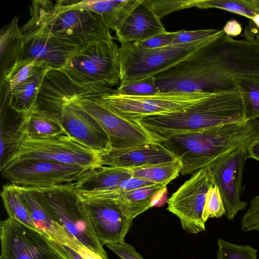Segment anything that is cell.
Masks as SVG:
<instances>
[{
  "mask_svg": "<svg viewBox=\"0 0 259 259\" xmlns=\"http://www.w3.org/2000/svg\"><path fill=\"white\" fill-rule=\"evenodd\" d=\"M259 229V195L253 197L242 218L241 230L244 232Z\"/></svg>",
  "mask_w": 259,
  "mask_h": 259,
  "instance_id": "40",
  "label": "cell"
},
{
  "mask_svg": "<svg viewBox=\"0 0 259 259\" xmlns=\"http://www.w3.org/2000/svg\"><path fill=\"white\" fill-rule=\"evenodd\" d=\"M223 32L189 43L171 44L155 49L141 47L136 42L121 44L118 56L120 82L154 77L177 64Z\"/></svg>",
  "mask_w": 259,
  "mask_h": 259,
  "instance_id": "6",
  "label": "cell"
},
{
  "mask_svg": "<svg viewBox=\"0 0 259 259\" xmlns=\"http://www.w3.org/2000/svg\"><path fill=\"white\" fill-rule=\"evenodd\" d=\"M22 59H36L46 63L51 69L60 70L69 59L83 48L71 46L52 36L41 34H22Z\"/></svg>",
  "mask_w": 259,
  "mask_h": 259,
  "instance_id": "20",
  "label": "cell"
},
{
  "mask_svg": "<svg viewBox=\"0 0 259 259\" xmlns=\"http://www.w3.org/2000/svg\"><path fill=\"white\" fill-rule=\"evenodd\" d=\"M241 96L244 107V119L259 118V75H246L233 78Z\"/></svg>",
  "mask_w": 259,
  "mask_h": 259,
  "instance_id": "30",
  "label": "cell"
},
{
  "mask_svg": "<svg viewBox=\"0 0 259 259\" xmlns=\"http://www.w3.org/2000/svg\"><path fill=\"white\" fill-rule=\"evenodd\" d=\"M25 113H18L8 105L1 104L0 169H3L26 138Z\"/></svg>",
  "mask_w": 259,
  "mask_h": 259,
  "instance_id": "23",
  "label": "cell"
},
{
  "mask_svg": "<svg viewBox=\"0 0 259 259\" xmlns=\"http://www.w3.org/2000/svg\"><path fill=\"white\" fill-rule=\"evenodd\" d=\"M75 87L62 70H49L40 86L35 108L59 119L64 105L78 95Z\"/></svg>",
  "mask_w": 259,
  "mask_h": 259,
  "instance_id": "19",
  "label": "cell"
},
{
  "mask_svg": "<svg viewBox=\"0 0 259 259\" xmlns=\"http://www.w3.org/2000/svg\"><path fill=\"white\" fill-rule=\"evenodd\" d=\"M89 170L52 161L26 159L11 163L1 171L10 184L23 188L48 189L75 183Z\"/></svg>",
  "mask_w": 259,
  "mask_h": 259,
  "instance_id": "11",
  "label": "cell"
},
{
  "mask_svg": "<svg viewBox=\"0 0 259 259\" xmlns=\"http://www.w3.org/2000/svg\"><path fill=\"white\" fill-rule=\"evenodd\" d=\"M24 125L26 138L31 140L69 136L58 118L36 108L25 114Z\"/></svg>",
  "mask_w": 259,
  "mask_h": 259,
  "instance_id": "26",
  "label": "cell"
},
{
  "mask_svg": "<svg viewBox=\"0 0 259 259\" xmlns=\"http://www.w3.org/2000/svg\"><path fill=\"white\" fill-rule=\"evenodd\" d=\"M196 7L200 9H220L249 19L256 15L250 5L249 0H198Z\"/></svg>",
  "mask_w": 259,
  "mask_h": 259,
  "instance_id": "34",
  "label": "cell"
},
{
  "mask_svg": "<svg viewBox=\"0 0 259 259\" xmlns=\"http://www.w3.org/2000/svg\"><path fill=\"white\" fill-rule=\"evenodd\" d=\"M176 32H165L156 35L145 41L136 42L141 47L147 49H155L166 47L172 44L176 35Z\"/></svg>",
  "mask_w": 259,
  "mask_h": 259,
  "instance_id": "41",
  "label": "cell"
},
{
  "mask_svg": "<svg viewBox=\"0 0 259 259\" xmlns=\"http://www.w3.org/2000/svg\"><path fill=\"white\" fill-rule=\"evenodd\" d=\"M132 177L129 168L103 166L89 170L74 183L80 194L107 190Z\"/></svg>",
  "mask_w": 259,
  "mask_h": 259,
  "instance_id": "24",
  "label": "cell"
},
{
  "mask_svg": "<svg viewBox=\"0 0 259 259\" xmlns=\"http://www.w3.org/2000/svg\"><path fill=\"white\" fill-rule=\"evenodd\" d=\"M1 195L9 218L37 230L18 187L10 184L6 185L3 187Z\"/></svg>",
  "mask_w": 259,
  "mask_h": 259,
  "instance_id": "32",
  "label": "cell"
},
{
  "mask_svg": "<svg viewBox=\"0 0 259 259\" xmlns=\"http://www.w3.org/2000/svg\"><path fill=\"white\" fill-rule=\"evenodd\" d=\"M18 18L15 17L0 36L1 79L20 60L23 55V38Z\"/></svg>",
  "mask_w": 259,
  "mask_h": 259,
  "instance_id": "25",
  "label": "cell"
},
{
  "mask_svg": "<svg viewBox=\"0 0 259 259\" xmlns=\"http://www.w3.org/2000/svg\"><path fill=\"white\" fill-rule=\"evenodd\" d=\"M183 73L197 91L237 90L233 78L259 75V42L236 40L223 30L186 58Z\"/></svg>",
  "mask_w": 259,
  "mask_h": 259,
  "instance_id": "1",
  "label": "cell"
},
{
  "mask_svg": "<svg viewBox=\"0 0 259 259\" xmlns=\"http://www.w3.org/2000/svg\"><path fill=\"white\" fill-rule=\"evenodd\" d=\"M142 0H59L58 4L67 9H82L99 14L107 25L118 31L134 9Z\"/></svg>",
  "mask_w": 259,
  "mask_h": 259,
  "instance_id": "22",
  "label": "cell"
},
{
  "mask_svg": "<svg viewBox=\"0 0 259 259\" xmlns=\"http://www.w3.org/2000/svg\"><path fill=\"white\" fill-rule=\"evenodd\" d=\"M198 0H145L156 15L161 18L183 9L196 7Z\"/></svg>",
  "mask_w": 259,
  "mask_h": 259,
  "instance_id": "38",
  "label": "cell"
},
{
  "mask_svg": "<svg viewBox=\"0 0 259 259\" xmlns=\"http://www.w3.org/2000/svg\"><path fill=\"white\" fill-rule=\"evenodd\" d=\"M225 214V208L220 190L214 184L208 189L204 202L202 218L205 223L209 218H219Z\"/></svg>",
  "mask_w": 259,
  "mask_h": 259,
  "instance_id": "37",
  "label": "cell"
},
{
  "mask_svg": "<svg viewBox=\"0 0 259 259\" xmlns=\"http://www.w3.org/2000/svg\"><path fill=\"white\" fill-rule=\"evenodd\" d=\"M107 246L122 259H144L131 244L125 242Z\"/></svg>",
  "mask_w": 259,
  "mask_h": 259,
  "instance_id": "42",
  "label": "cell"
},
{
  "mask_svg": "<svg viewBox=\"0 0 259 259\" xmlns=\"http://www.w3.org/2000/svg\"><path fill=\"white\" fill-rule=\"evenodd\" d=\"M244 104L237 90L211 92L199 102L177 112L146 116L138 121L157 141L244 119Z\"/></svg>",
  "mask_w": 259,
  "mask_h": 259,
  "instance_id": "3",
  "label": "cell"
},
{
  "mask_svg": "<svg viewBox=\"0 0 259 259\" xmlns=\"http://www.w3.org/2000/svg\"><path fill=\"white\" fill-rule=\"evenodd\" d=\"M114 92L130 96H148L160 92L154 77H149L135 80L120 82Z\"/></svg>",
  "mask_w": 259,
  "mask_h": 259,
  "instance_id": "35",
  "label": "cell"
},
{
  "mask_svg": "<svg viewBox=\"0 0 259 259\" xmlns=\"http://www.w3.org/2000/svg\"><path fill=\"white\" fill-rule=\"evenodd\" d=\"M223 30L226 35L230 37L236 36L241 33L242 27L236 20H230L226 23Z\"/></svg>",
  "mask_w": 259,
  "mask_h": 259,
  "instance_id": "43",
  "label": "cell"
},
{
  "mask_svg": "<svg viewBox=\"0 0 259 259\" xmlns=\"http://www.w3.org/2000/svg\"><path fill=\"white\" fill-rule=\"evenodd\" d=\"M248 158L259 161V138L253 141L247 147Z\"/></svg>",
  "mask_w": 259,
  "mask_h": 259,
  "instance_id": "45",
  "label": "cell"
},
{
  "mask_svg": "<svg viewBox=\"0 0 259 259\" xmlns=\"http://www.w3.org/2000/svg\"><path fill=\"white\" fill-rule=\"evenodd\" d=\"M73 100L93 116L103 128L110 150L129 149L156 142L137 121L122 117L89 97H76Z\"/></svg>",
  "mask_w": 259,
  "mask_h": 259,
  "instance_id": "13",
  "label": "cell"
},
{
  "mask_svg": "<svg viewBox=\"0 0 259 259\" xmlns=\"http://www.w3.org/2000/svg\"><path fill=\"white\" fill-rule=\"evenodd\" d=\"M73 184L40 189L56 217L70 236L104 259H108L95 232L84 201Z\"/></svg>",
  "mask_w": 259,
  "mask_h": 259,
  "instance_id": "8",
  "label": "cell"
},
{
  "mask_svg": "<svg viewBox=\"0 0 259 259\" xmlns=\"http://www.w3.org/2000/svg\"><path fill=\"white\" fill-rule=\"evenodd\" d=\"M217 259H257V250L249 245H239L218 239Z\"/></svg>",
  "mask_w": 259,
  "mask_h": 259,
  "instance_id": "36",
  "label": "cell"
},
{
  "mask_svg": "<svg viewBox=\"0 0 259 259\" xmlns=\"http://www.w3.org/2000/svg\"><path fill=\"white\" fill-rule=\"evenodd\" d=\"M214 184L207 165L194 172L167 200V210L178 218L188 233L205 230L202 215L207 192Z\"/></svg>",
  "mask_w": 259,
  "mask_h": 259,
  "instance_id": "12",
  "label": "cell"
},
{
  "mask_svg": "<svg viewBox=\"0 0 259 259\" xmlns=\"http://www.w3.org/2000/svg\"><path fill=\"white\" fill-rule=\"evenodd\" d=\"M48 71L41 72L13 88L6 101L8 106L21 113H27L34 109L40 86Z\"/></svg>",
  "mask_w": 259,
  "mask_h": 259,
  "instance_id": "29",
  "label": "cell"
},
{
  "mask_svg": "<svg viewBox=\"0 0 259 259\" xmlns=\"http://www.w3.org/2000/svg\"><path fill=\"white\" fill-rule=\"evenodd\" d=\"M100 154L102 166L125 168L155 165L178 159L157 141L129 149L110 150Z\"/></svg>",
  "mask_w": 259,
  "mask_h": 259,
  "instance_id": "18",
  "label": "cell"
},
{
  "mask_svg": "<svg viewBox=\"0 0 259 259\" xmlns=\"http://www.w3.org/2000/svg\"><path fill=\"white\" fill-rule=\"evenodd\" d=\"M83 200L101 244L103 246L124 243L133 220L112 200Z\"/></svg>",
  "mask_w": 259,
  "mask_h": 259,
  "instance_id": "15",
  "label": "cell"
},
{
  "mask_svg": "<svg viewBox=\"0 0 259 259\" xmlns=\"http://www.w3.org/2000/svg\"><path fill=\"white\" fill-rule=\"evenodd\" d=\"M257 231H258V232H259V229L257 230Z\"/></svg>",
  "mask_w": 259,
  "mask_h": 259,
  "instance_id": "48",
  "label": "cell"
},
{
  "mask_svg": "<svg viewBox=\"0 0 259 259\" xmlns=\"http://www.w3.org/2000/svg\"><path fill=\"white\" fill-rule=\"evenodd\" d=\"M26 159L52 161L82 167L88 170L102 167L99 153L70 136L44 140L26 138L3 169L11 163Z\"/></svg>",
  "mask_w": 259,
  "mask_h": 259,
  "instance_id": "10",
  "label": "cell"
},
{
  "mask_svg": "<svg viewBox=\"0 0 259 259\" xmlns=\"http://www.w3.org/2000/svg\"><path fill=\"white\" fill-rule=\"evenodd\" d=\"M0 259H72L63 244L9 218L0 224Z\"/></svg>",
  "mask_w": 259,
  "mask_h": 259,
  "instance_id": "9",
  "label": "cell"
},
{
  "mask_svg": "<svg viewBox=\"0 0 259 259\" xmlns=\"http://www.w3.org/2000/svg\"><path fill=\"white\" fill-rule=\"evenodd\" d=\"M156 184L134 177L124 180L109 189L98 192L80 194L84 200L109 199L113 200L125 192Z\"/></svg>",
  "mask_w": 259,
  "mask_h": 259,
  "instance_id": "33",
  "label": "cell"
},
{
  "mask_svg": "<svg viewBox=\"0 0 259 259\" xmlns=\"http://www.w3.org/2000/svg\"><path fill=\"white\" fill-rule=\"evenodd\" d=\"M258 138L259 121L255 119L181 133L157 141L181 161V174L187 175L230 151L249 146Z\"/></svg>",
  "mask_w": 259,
  "mask_h": 259,
  "instance_id": "2",
  "label": "cell"
},
{
  "mask_svg": "<svg viewBox=\"0 0 259 259\" xmlns=\"http://www.w3.org/2000/svg\"><path fill=\"white\" fill-rule=\"evenodd\" d=\"M59 120L69 136L89 148L100 154L111 149L103 128L73 99L64 105Z\"/></svg>",
  "mask_w": 259,
  "mask_h": 259,
  "instance_id": "16",
  "label": "cell"
},
{
  "mask_svg": "<svg viewBox=\"0 0 259 259\" xmlns=\"http://www.w3.org/2000/svg\"><path fill=\"white\" fill-rule=\"evenodd\" d=\"M248 146L230 151L208 165L223 199L225 216L230 221L247 206L240 196L244 167L248 159Z\"/></svg>",
  "mask_w": 259,
  "mask_h": 259,
  "instance_id": "14",
  "label": "cell"
},
{
  "mask_svg": "<svg viewBox=\"0 0 259 259\" xmlns=\"http://www.w3.org/2000/svg\"><path fill=\"white\" fill-rule=\"evenodd\" d=\"M250 5L255 12L256 14H259V0H249Z\"/></svg>",
  "mask_w": 259,
  "mask_h": 259,
  "instance_id": "46",
  "label": "cell"
},
{
  "mask_svg": "<svg viewBox=\"0 0 259 259\" xmlns=\"http://www.w3.org/2000/svg\"><path fill=\"white\" fill-rule=\"evenodd\" d=\"M83 259H104L101 255L89 249L80 243H77L74 249Z\"/></svg>",
  "mask_w": 259,
  "mask_h": 259,
  "instance_id": "44",
  "label": "cell"
},
{
  "mask_svg": "<svg viewBox=\"0 0 259 259\" xmlns=\"http://www.w3.org/2000/svg\"><path fill=\"white\" fill-rule=\"evenodd\" d=\"M30 18L21 28L22 34H41L71 46L84 48L115 39L98 13L82 9H67L57 2L34 1Z\"/></svg>",
  "mask_w": 259,
  "mask_h": 259,
  "instance_id": "4",
  "label": "cell"
},
{
  "mask_svg": "<svg viewBox=\"0 0 259 259\" xmlns=\"http://www.w3.org/2000/svg\"><path fill=\"white\" fill-rule=\"evenodd\" d=\"M160 19L142 0L115 32L116 39L120 44L140 42L165 32Z\"/></svg>",
  "mask_w": 259,
  "mask_h": 259,
  "instance_id": "21",
  "label": "cell"
},
{
  "mask_svg": "<svg viewBox=\"0 0 259 259\" xmlns=\"http://www.w3.org/2000/svg\"><path fill=\"white\" fill-rule=\"evenodd\" d=\"M182 168L181 161L178 159L168 163L129 169L132 177L166 187L179 176Z\"/></svg>",
  "mask_w": 259,
  "mask_h": 259,
  "instance_id": "31",
  "label": "cell"
},
{
  "mask_svg": "<svg viewBox=\"0 0 259 259\" xmlns=\"http://www.w3.org/2000/svg\"><path fill=\"white\" fill-rule=\"evenodd\" d=\"M165 188L162 185L155 184L125 192L112 200L127 217L133 220L153 207L156 195Z\"/></svg>",
  "mask_w": 259,
  "mask_h": 259,
  "instance_id": "27",
  "label": "cell"
},
{
  "mask_svg": "<svg viewBox=\"0 0 259 259\" xmlns=\"http://www.w3.org/2000/svg\"><path fill=\"white\" fill-rule=\"evenodd\" d=\"M253 23L258 28H259V14L255 15L251 19Z\"/></svg>",
  "mask_w": 259,
  "mask_h": 259,
  "instance_id": "47",
  "label": "cell"
},
{
  "mask_svg": "<svg viewBox=\"0 0 259 259\" xmlns=\"http://www.w3.org/2000/svg\"><path fill=\"white\" fill-rule=\"evenodd\" d=\"M211 92H160L148 96H130L111 92L93 98L114 113L138 121L146 116L182 111L208 96Z\"/></svg>",
  "mask_w": 259,
  "mask_h": 259,
  "instance_id": "7",
  "label": "cell"
},
{
  "mask_svg": "<svg viewBox=\"0 0 259 259\" xmlns=\"http://www.w3.org/2000/svg\"><path fill=\"white\" fill-rule=\"evenodd\" d=\"M114 41H102L84 47L60 70L71 80L77 97L100 96L112 91L120 81L118 51Z\"/></svg>",
  "mask_w": 259,
  "mask_h": 259,
  "instance_id": "5",
  "label": "cell"
},
{
  "mask_svg": "<svg viewBox=\"0 0 259 259\" xmlns=\"http://www.w3.org/2000/svg\"><path fill=\"white\" fill-rule=\"evenodd\" d=\"M51 70L47 64L36 59H22L1 79V104L5 103L11 90L39 73Z\"/></svg>",
  "mask_w": 259,
  "mask_h": 259,
  "instance_id": "28",
  "label": "cell"
},
{
  "mask_svg": "<svg viewBox=\"0 0 259 259\" xmlns=\"http://www.w3.org/2000/svg\"><path fill=\"white\" fill-rule=\"evenodd\" d=\"M221 30L208 29L191 31L184 30L177 31L172 44H180L191 42L204 39L219 33Z\"/></svg>",
  "mask_w": 259,
  "mask_h": 259,
  "instance_id": "39",
  "label": "cell"
},
{
  "mask_svg": "<svg viewBox=\"0 0 259 259\" xmlns=\"http://www.w3.org/2000/svg\"><path fill=\"white\" fill-rule=\"evenodd\" d=\"M19 188L37 230L55 242L74 249L76 245L80 243L74 240L62 226L43 191L40 189Z\"/></svg>",
  "mask_w": 259,
  "mask_h": 259,
  "instance_id": "17",
  "label": "cell"
}]
</instances>
